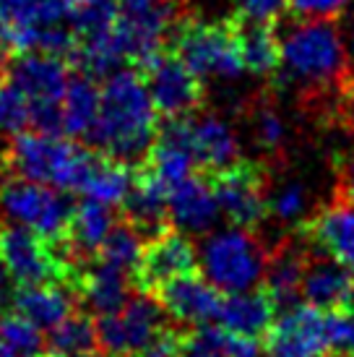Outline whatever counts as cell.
I'll return each instance as SVG.
<instances>
[{
  "instance_id": "3957f363",
  "label": "cell",
  "mask_w": 354,
  "mask_h": 357,
  "mask_svg": "<svg viewBox=\"0 0 354 357\" xmlns=\"http://www.w3.org/2000/svg\"><path fill=\"white\" fill-rule=\"evenodd\" d=\"M94 159H97L94 151L84 149L63 136L40 133V130L31 133L26 130L21 136H13L6 151V162L16 172V178L58 190H84Z\"/></svg>"
},
{
  "instance_id": "4316f807",
  "label": "cell",
  "mask_w": 354,
  "mask_h": 357,
  "mask_svg": "<svg viewBox=\"0 0 354 357\" xmlns=\"http://www.w3.org/2000/svg\"><path fill=\"white\" fill-rule=\"evenodd\" d=\"M136 172L130 165L125 162H118L112 157H105V154H97L94 159V167L88 172L86 185H84V196L91 201H99L105 206H123L128 201L130 190H133V183H136Z\"/></svg>"
},
{
  "instance_id": "ab89813d",
  "label": "cell",
  "mask_w": 354,
  "mask_h": 357,
  "mask_svg": "<svg viewBox=\"0 0 354 357\" xmlns=\"http://www.w3.org/2000/svg\"><path fill=\"white\" fill-rule=\"evenodd\" d=\"M70 3L73 0H37L42 24L45 26H55V24H66L70 13Z\"/></svg>"
},
{
  "instance_id": "603a6c76",
  "label": "cell",
  "mask_w": 354,
  "mask_h": 357,
  "mask_svg": "<svg viewBox=\"0 0 354 357\" xmlns=\"http://www.w3.org/2000/svg\"><path fill=\"white\" fill-rule=\"evenodd\" d=\"M307 256H310L307 250H300L295 245H289V243L271 250L261 287L271 295L279 313H286V310L300 305V300H302V274H305Z\"/></svg>"
},
{
  "instance_id": "2e32d148",
  "label": "cell",
  "mask_w": 354,
  "mask_h": 357,
  "mask_svg": "<svg viewBox=\"0 0 354 357\" xmlns=\"http://www.w3.org/2000/svg\"><path fill=\"white\" fill-rule=\"evenodd\" d=\"M302 238L315 253L354 271V204L339 199L318 208L302 225Z\"/></svg>"
},
{
  "instance_id": "836d02e7",
  "label": "cell",
  "mask_w": 354,
  "mask_h": 357,
  "mask_svg": "<svg viewBox=\"0 0 354 357\" xmlns=\"http://www.w3.org/2000/svg\"><path fill=\"white\" fill-rule=\"evenodd\" d=\"M268 214L279 222H297L307 214V190L297 180H286L268 196Z\"/></svg>"
},
{
  "instance_id": "8d00e7d4",
  "label": "cell",
  "mask_w": 354,
  "mask_h": 357,
  "mask_svg": "<svg viewBox=\"0 0 354 357\" xmlns=\"http://www.w3.org/2000/svg\"><path fill=\"white\" fill-rule=\"evenodd\" d=\"M352 0H286V8L300 21H334Z\"/></svg>"
},
{
  "instance_id": "7c38bea8",
  "label": "cell",
  "mask_w": 354,
  "mask_h": 357,
  "mask_svg": "<svg viewBox=\"0 0 354 357\" xmlns=\"http://www.w3.org/2000/svg\"><path fill=\"white\" fill-rule=\"evenodd\" d=\"M151 102L162 118H190L203 102V81L175 52H162L141 68Z\"/></svg>"
},
{
  "instance_id": "e0dca14e",
  "label": "cell",
  "mask_w": 354,
  "mask_h": 357,
  "mask_svg": "<svg viewBox=\"0 0 354 357\" xmlns=\"http://www.w3.org/2000/svg\"><path fill=\"white\" fill-rule=\"evenodd\" d=\"M133 277L115 266H107L97 258H91L79 266L76 277V292L81 305L88 307V313H97L99 318H107L120 313L128 305Z\"/></svg>"
},
{
  "instance_id": "52a82bcc",
  "label": "cell",
  "mask_w": 354,
  "mask_h": 357,
  "mask_svg": "<svg viewBox=\"0 0 354 357\" xmlns=\"http://www.w3.org/2000/svg\"><path fill=\"white\" fill-rule=\"evenodd\" d=\"M0 211L10 225L26 227L47 243L63 245L68 243L76 204L68 199L66 190L16 178L0 185Z\"/></svg>"
},
{
  "instance_id": "5bb4252c",
  "label": "cell",
  "mask_w": 354,
  "mask_h": 357,
  "mask_svg": "<svg viewBox=\"0 0 354 357\" xmlns=\"http://www.w3.org/2000/svg\"><path fill=\"white\" fill-rule=\"evenodd\" d=\"M151 298H157V303L164 307L169 318L193 328L214 326L222 313V303H224L222 289L214 287L208 279L198 277V271L162 284Z\"/></svg>"
},
{
  "instance_id": "d6986e66",
  "label": "cell",
  "mask_w": 354,
  "mask_h": 357,
  "mask_svg": "<svg viewBox=\"0 0 354 357\" xmlns=\"http://www.w3.org/2000/svg\"><path fill=\"white\" fill-rule=\"evenodd\" d=\"M185 136L196 165L203 172L217 175L232 167L237 159V136L232 126L219 115H190L185 118Z\"/></svg>"
},
{
  "instance_id": "ee69618b",
  "label": "cell",
  "mask_w": 354,
  "mask_h": 357,
  "mask_svg": "<svg viewBox=\"0 0 354 357\" xmlns=\"http://www.w3.org/2000/svg\"><path fill=\"white\" fill-rule=\"evenodd\" d=\"M346 50H349V55L354 58V19L349 21V29H346Z\"/></svg>"
},
{
  "instance_id": "e575fe53",
  "label": "cell",
  "mask_w": 354,
  "mask_h": 357,
  "mask_svg": "<svg viewBox=\"0 0 354 357\" xmlns=\"http://www.w3.org/2000/svg\"><path fill=\"white\" fill-rule=\"evenodd\" d=\"M250 123H253V133H256L258 146L266 151H276L282 146V141L286 136L284 120L276 112L271 105H258L250 115Z\"/></svg>"
},
{
  "instance_id": "83f0119b",
  "label": "cell",
  "mask_w": 354,
  "mask_h": 357,
  "mask_svg": "<svg viewBox=\"0 0 354 357\" xmlns=\"http://www.w3.org/2000/svg\"><path fill=\"white\" fill-rule=\"evenodd\" d=\"M237 47L243 68L253 76H271L282 68V40L271 26L237 21Z\"/></svg>"
},
{
  "instance_id": "f1b7e54d",
  "label": "cell",
  "mask_w": 354,
  "mask_h": 357,
  "mask_svg": "<svg viewBox=\"0 0 354 357\" xmlns=\"http://www.w3.org/2000/svg\"><path fill=\"white\" fill-rule=\"evenodd\" d=\"M47 352L55 357H81L99 352L97 321H91L86 310L73 313L47 334Z\"/></svg>"
},
{
  "instance_id": "ffe728a7",
  "label": "cell",
  "mask_w": 354,
  "mask_h": 357,
  "mask_svg": "<svg viewBox=\"0 0 354 357\" xmlns=\"http://www.w3.org/2000/svg\"><path fill=\"white\" fill-rule=\"evenodd\" d=\"M79 292L70 284H37L19 289L13 310L31 321L40 331H52L73 313H79Z\"/></svg>"
},
{
  "instance_id": "d4e9b609",
  "label": "cell",
  "mask_w": 354,
  "mask_h": 357,
  "mask_svg": "<svg viewBox=\"0 0 354 357\" xmlns=\"http://www.w3.org/2000/svg\"><path fill=\"white\" fill-rule=\"evenodd\" d=\"M102 109V86L88 73L73 76L63 100V133L73 139H91Z\"/></svg>"
},
{
  "instance_id": "d6a6232c",
  "label": "cell",
  "mask_w": 354,
  "mask_h": 357,
  "mask_svg": "<svg viewBox=\"0 0 354 357\" xmlns=\"http://www.w3.org/2000/svg\"><path fill=\"white\" fill-rule=\"evenodd\" d=\"M31 126V105L16 86H0V133L21 136Z\"/></svg>"
},
{
  "instance_id": "4fadbf2b",
  "label": "cell",
  "mask_w": 354,
  "mask_h": 357,
  "mask_svg": "<svg viewBox=\"0 0 354 357\" xmlns=\"http://www.w3.org/2000/svg\"><path fill=\"white\" fill-rule=\"evenodd\" d=\"M196 245L190 243L187 235L169 227L146 240L136 274H133V289L138 295H154L162 284L177 277H185V274H196Z\"/></svg>"
},
{
  "instance_id": "30bf717a",
  "label": "cell",
  "mask_w": 354,
  "mask_h": 357,
  "mask_svg": "<svg viewBox=\"0 0 354 357\" xmlns=\"http://www.w3.org/2000/svg\"><path fill=\"white\" fill-rule=\"evenodd\" d=\"M167 331V313L151 295H138L120 313L97 321L99 349L107 357L141 355Z\"/></svg>"
},
{
  "instance_id": "7dc6e473",
  "label": "cell",
  "mask_w": 354,
  "mask_h": 357,
  "mask_svg": "<svg viewBox=\"0 0 354 357\" xmlns=\"http://www.w3.org/2000/svg\"><path fill=\"white\" fill-rule=\"evenodd\" d=\"M37 357H55V355H49V352H42V355H37Z\"/></svg>"
},
{
  "instance_id": "7bdbcfd3",
  "label": "cell",
  "mask_w": 354,
  "mask_h": 357,
  "mask_svg": "<svg viewBox=\"0 0 354 357\" xmlns=\"http://www.w3.org/2000/svg\"><path fill=\"white\" fill-rule=\"evenodd\" d=\"M159 0H120V8L123 10H144L148 6H154Z\"/></svg>"
},
{
  "instance_id": "1f68e13d",
  "label": "cell",
  "mask_w": 354,
  "mask_h": 357,
  "mask_svg": "<svg viewBox=\"0 0 354 357\" xmlns=\"http://www.w3.org/2000/svg\"><path fill=\"white\" fill-rule=\"evenodd\" d=\"M0 342L13 357H37L47 344L40 328L24 316H19L16 310L0 318Z\"/></svg>"
},
{
  "instance_id": "f6af8a7d",
  "label": "cell",
  "mask_w": 354,
  "mask_h": 357,
  "mask_svg": "<svg viewBox=\"0 0 354 357\" xmlns=\"http://www.w3.org/2000/svg\"><path fill=\"white\" fill-rule=\"evenodd\" d=\"M0 357H13V355H10V352H8V349L3 347V342H0Z\"/></svg>"
},
{
  "instance_id": "277c9868",
  "label": "cell",
  "mask_w": 354,
  "mask_h": 357,
  "mask_svg": "<svg viewBox=\"0 0 354 357\" xmlns=\"http://www.w3.org/2000/svg\"><path fill=\"white\" fill-rule=\"evenodd\" d=\"M0 264L8 268L19 287L37 284H70L76 289L79 261L73 258L68 243L55 245L31 229L19 225L0 227Z\"/></svg>"
},
{
  "instance_id": "5b68a950",
  "label": "cell",
  "mask_w": 354,
  "mask_h": 357,
  "mask_svg": "<svg viewBox=\"0 0 354 357\" xmlns=\"http://www.w3.org/2000/svg\"><path fill=\"white\" fill-rule=\"evenodd\" d=\"M268 250L247 229H222L214 232L201 248V266L206 279L217 289L235 295L261 287L268 266Z\"/></svg>"
},
{
  "instance_id": "f546056e",
  "label": "cell",
  "mask_w": 354,
  "mask_h": 357,
  "mask_svg": "<svg viewBox=\"0 0 354 357\" xmlns=\"http://www.w3.org/2000/svg\"><path fill=\"white\" fill-rule=\"evenodd\" d=\"M123 8L120 0H73L68 13V26L73 29L76 40L86 42L118 26Z\"/></svg>"
},
{
  "instance_id": "d590c367",
  "label": "cell",
  "mask_w": 354,
  "mask_h": 357,
  "mask_svg": "<svg viewBox=\"0 0 354 357\" xmlns=\"http://www.w3.org/2000/svg\"><path fill=\"white\" fill-rule=\"evenodd\" d=\"M235 3L237 21L258 24V26H274L286 10V0H235Z\"/></svg>"
},
{
  "instance_id": "b9f144b4",
  "label": "cell",
  "mask_w": 354,
  "mask_h": 357,
  "mask_svg": "<svg viewBox=\"0 0 354 357\" xmlns=\"http://www.w3.org/2000/svg\"><path fill=\"white\" fill-rule=\"evenodd\" d=\"M341 201L354 204V151L349 154L344 169H341Z\"/></svg>"
},
{
  "instance_id": "4dcf8cb0",
  "label": "cell",
  "mask_w": 354,
  "mask_h": 357,
  "mask_svg": "<svg viewBox=\"0 0 354 357\" xmlns=\"http://www.w3.org/2000/svg\"><path fill=\"white\" fill-rule=\"evenodd\" d=\"M144 245H146V238L133 225L118 222L115 229L109 232V238L105 240V245L99 248L97 261L120 268V271H125V274L133 277L138 261H141V253H144Z\"/></svg>"
},
{
  "instance_id": "60d3db41",
  "label": "cell",
  "mask_w": 354,
  "mask_h": 357,
  "mask_svg": "<svg viewBox=\"0 0 354 357\" xmlns=\"http://www.w3.org/2000/svg\"><path fill=\"white\" fill-rule=\"evenodd\" d=\"M19 284L16 279L8 274V268L0 264V318L6 313H13V305H16V295H19Z\"/></svg>"
},
{
  "instance_id": "44dd1931",
  "label": "cell",
  "mask_w": 354,
  "mask_h": 357,
  "mask_svg": "<svg viewBox=\"0 0 354 357\" xmlns=\"http://www.w3.org/2000/svg\"><path fill=\"white\" fill-rule=\"evenodd\" d=\"M276 313L279 310H276L271 295L263 287H256L250 292L224 295L217 326L226 328L232 334H240V337L261 339L274 326Z\"/></svg>"
},
{
  "instance_id": "ba28073f",
  "label": "cell",
  "mask_w": 354,
  "mask_h": 357,
  "mask_svg": "<svg viewBox=\"0 0 354 357\" xmlns=\"http://www.w3.org/2000/svg\"><path fill=\"white\" fill-rule=\"evenodd\" d=\"M70 70L66 60L45 52H26L10 63L8 84L29 100L31 126L40 133L63 130V100L70 84Z\"/></svg>"
},
{
  "instance_id": "7a4b0ae2",
  "label": "cell",
  "mask_w": 354,
  "mask_h": 357,
  "mask_svg": "<svg viewBox=\"0 0 354 357\" xmlns=\"http://www.w3.org/2000/svg\"><path fill=\"white\" fill-rule=\"evenodd\" d=\"M282 68L297 86L325 91L349 81V50L334 21H297L282 37Z\"/></svg>"
},
{
  "instance_id": "9c48e42d",
  "label": "cell",
  "mask_w": 354,
  "mask_h": 357,
  "mask_svg": "<svg viewBox=\"0 0 354 357\" xmlns=\"http://www.w3.org/2000/svg\"><path fill=\"white\" fill-rule=\"evenodd\" d=\"M336 349V313L300 303L274 321L263 337V357H331Z\"/></svg>"
},
{
  "instance_id": "7402d4cb",
  "label": "cell",
  "mask_w": 354,
  "mask_h": 357,
  "mask_svg": "<svg viewBox=\"0 0 354 357\" xmlns=\"http://www.w3.org/2000/svg\"><path fill=\"white\" fill-rule=\"evenodd\" d=\"M123 211L125 222L151 240L154 235L169 229V190L141 167L136 172V183L128 201L123 204Z\"/></svg>"
},
{
  "instance_id": "9a60e30c",
  "label": "cell",
  "mask_w": 354,
  "mask_h": 357,
  "mask_svg": "<svg viewBox=\"0 0 354 357\" xmlns=\"http://www.w3.org/2000/svg\"><path fill=\"white\" fill-rule=\"evenodd\" d=\"M302 303L323 313H354V271L334 258L310 253L302 274Z\"/></svg>"
},
{
  "instance_id": "f35d334b",
  "label": "cell",
  "mask_w": 354,
  "mask_h": 357,
  "mask_svg": "<svg viewBox=\"0 0 354 357\" xmlns=\"http://www.w3.org/2000/svg\"><path fill=\"white\" fill-rule=\"evenodd\" d=\"M334 355L354 357V313H336V349Z\"/></svg>"
},
{
  "instance_id": "484cf974",
  "label": "cell",
  "mask_w": 354,
  "mask_h": 357,
  "mask_svg": "<svg viewBox=\"0 0 354 357\" xmlns=\"http://www.w3.org/2000/svg\"><path fill=\"white\" fill-rule=\"evenodd\" d=\"M42 29L37 0H0V47L19 55L37 52Z\"/></svg>"
},
{
  "instance_id": "74e56055",
  "label": "cell",
  "mask_w": 354,
  "mask_h": 357,
  "mask_svg": "<svg viewBox=\"0 0 354 357\" xmlns=\"http://www.w3.org/2000/svg\"><path fill=\"white\" fill-rule=\"evenodd\" d=\"M177 357H222V355L208 342L203 328H190V331H183V342H180Z\"/></svg>"
},
{
  "instance_id": "cb8c5ba5",
  "label": "cell",
  "mask_w": 354,
  "mask_h": 357,
  "mask_svg": "<svg viewBox=\"0 0 354 357\" xmlns=\"http://www.w3.org/2000/svg\"><path fill=\"white\" fill-rule=\"evenodd\" d=\"M115 225H118V219L112 214V206H105V204L91 199L76 204L68 229V248L73 258L79 264L97 258L99 248L105 245V240L109 238Z\"/></svg>"
},
{
  "instance_id": "8992f818",
  "label": "cell",
  "mask_w": 354,
  "mask_h": 357,
  "mask_svg": "<svg viewBox=\"0 0 354 357\" xmlns=\"http://www.w3.org/2000/svg\"><path fill=\"white\" fill-rule=\"evenodd\" d=\"M172 52L198 79H237L243 58L237 47V24L229 21L180 19L172 31Z\"/></svg>"
},
{
  "instance_id": "6da1fadb",
  "label": "cell",
  "mask_w": 354,
  "mask_h": 357,
  "mask_svg": "<svg viewBox=\"0 0 354 357\" xmlns=\"http://www.w3.org/2000/svg\"><path fill=\"white\" fill-rule=\"evenodd\" d=\"M157 107L141 70L123 68L102 84L99 123L88 144L102 149L105 157L133 165L146 162L157 141Z\"/></svg>"
},
{
  "instance_id": "8fae6325",
  "label": "cell",
  "mask_w": 354,
  "mask_h": 357,
  "mask_svg": "<svg viewBox=\"0 0 354 357\" xmlns=\"http://www.w3.org/2000/svg\"><path fill=\"white\" fill-rule=\"evenodd\" d=\"M219 208L237 229L256 232L268 214V172L258 162H235L211 178Z\"/></svg>"
},
{
  "instance_id": "bcb514c9",
  "label": "cell",
  "mask_w": 354,
  "mask_h": 357,
  "mask_svg": "<svg viewBox=\"0 0 354 357\" xmlns=\"http://www.w3.org/2000/svg\"><path fill=\"white\" fill-rule=\"evenodd\" d=\"M81 357H107V355H102V352H91V355H81Z\"/></svg>"
},
{
  "instance_id": "ac0fdd59",
  "label": "cell",
  "mask_w": 354,
  "mask_h": 357,
  "mask_svg": "<svg viewBox=\"0 0 354 357\" xmlns=\"http://www.w3.org/2000/svg\"><path fill=\"white\" fill-rule=\"evenodd\" d=\"M219 214L222 208L214 185L203 175H193L169 190V227L183 235L211 232Z\"/></svg>"
}]
</instances>
